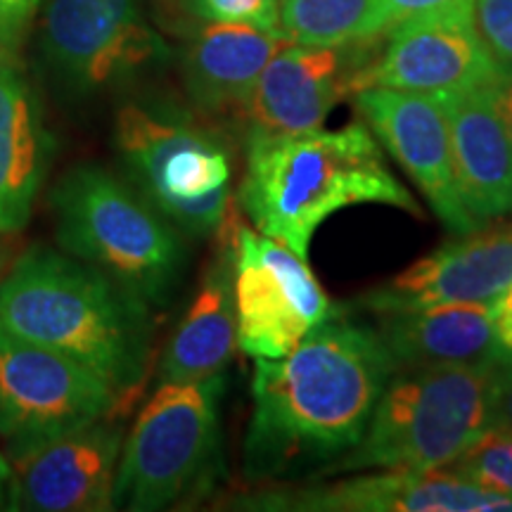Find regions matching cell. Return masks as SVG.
<instances>
[{
  "instance_id": "cell-16",
  "label": "cell",
  "mask_w": 512,
  "mask_h": 512,
  "mask_svg": "<svg viewBox=\"0 0 512 512\" xmlns=\"http://www.w3.org/2000/svg\"><path fill=\"white\" fill-rule=\"evenodd\" d=\"M512 285V226L458 235L370 290L358 306L375 316L439 304L496 302Z\"/></svg>"
},
{
  "instance_id": "cell-9",
  "label": "cell",
  "mask_w": 512,
  "mask_h": 512,
  "mask_svg": "<svg viewBox=\"0 0 512 512\" xmlns=\"http://www.w3.org/2000/svg\"><path fill=\"white\" fill-rule=\"evenodd\" d=\"M119 406L121 396L91 368L0 330V439L12 458Z\"/></svg>"
},
{
  "instance_id": "cell-20",
  "label": "cell",
  "mask_w": 512,
  "mask_h": 512,
  "mask_svg": "<svg viewBox=\"0 0 512 512\" xmlns=\"http://www.w3.org/2000/svg\"><path fill=\"white\" fill-rule=\"evenodd\" d=\"M380 337L396 366H496L508 361L498 344L494 302H460L382 313Z\"/></svg>"
},
{
  "instance_id": "cell-17",
  "label": "cell",
  "mask_w": 512,
  "mask_h": 512,
  "mask_svg": "<svg viewBox=\"0 0 512 512\" xmlns=\"http://www.w3.org/2000/svg\"><path fill=\"white\" fill-rule=\"evenodd\" d=\"M448 121L460 195L479 226L512 211V138L496 83L437 93Z\"/></svg>"
},
{
  "instance_id": "cell-12",
  "label": "cell",
  "mask_w": 512,
  "mask_h": 512,
  "mask_svg": "<svg viewBox=\"0 0 512 512\" xmlns=\"http://www.w3.org/2000/svg\"><path fill=\"white\" fill-rule=\"evenodd\" d=\"M498 79L496 64L477 29L475 0H451L384 31L361 88L382 86L437 95L489 86Z\"/></svg>"
},
{
  "instance_id": "cell-29",
  "label": "cell",
  "mask_w": 512,
  "mask_h": 512,
  "mask_svg": "<svg viewBox=\"0 0 512 512\" xmlns=\"http://www.w3.org/2000/svg\"><path fill=\"white\" fill-rule=\"evenodd\" d=\"M494 323L503 354L512 358V285L494 302Z\"/></svg>"
},
{
  "instance_id": "cell-14",
  "label": "cell",
  "mask_w": 512,
  "mask_h": 512,
  "mask_svg": "<svg viewBox=\"0 0 512 512\" xmlns=\"http://www.w3.org/2000/svg\"><path fill=\"white\" fill-rule=\"evenodd\" d=\"M235 508L264 512H512V496L482 489L458 472L382 470L373 475L264 489Z\"/></svg>"
},
{
  "instance_id": "cell-15",
  "label": "cell",
  "mask_w": 512,
  "mask_h": 512,
  "mask_svg": "<svg viewBox=\"0 0 512 512\" xmlns=\"http://www.w3.org/2000/svg\"><path fill=\"white\" fill-rule=\"evenodd\" d=\"M124 432L112 415L15 456L12 503L38 512L114 508Z\"/></svg>"
},
{
  "instance_id": "cell-24",
  "label": "cell",
  "mask_w": 512,
  "mask_h": 512,
  "mask_svg": "<svg viewBox=\"0 0 512 512\" xmlns=\"http://www.w3.org/2000/svg\"><path fill=\"white\" fill-rule=\"evenodd\" d=\"M188 10L195 22L240 24V27L283 34L280 27L283 0H188Z\"/></svg>"
},
{
  "instance_id": "cell-6",
  "label": "cell",
  "mask_w": 512,
  "mask_h": 512,
  "mask_svg": "<svg viewBox=\"0 0 512 512\" xmlns=\"http://www.w3.org/2000/svg\"><path fill=\"white\" fill-rule=\"evenodd\" d=\"M114 147L131 183L166 221L192 238L219 233L233 181L223 133L178 102L140 100L117 112Z\"/></svg>"
},
{
  "instance_id": "cell-27",
  "label": "cell",
  "mask_w": 512,
  "mask_h": 512,
  "mask_svg": "<svg viewBox=\"0 0 512 512\" xmlns=\"http://www.w3.org/2000/svg\"><path fill=\"white\" fill-rule=\"evenodd\" d=\"M444 3H451V0H377L375 31L377 34H384L389 27L399 24L401 19L439 8V5Z\"/></svg>"
},
{
  "instance_id": "cell-28",
  "label": "cell",
  "mask_w": 512,
  "mask_h": 512,
  "mask_svg": "<svg viewBox=\"0 0 512 512\" xmlns=\"http://www.w3.org/2000/svg\"><path fill=\"white\" fill-rule=\"evenodd\" d=\"M140 3L150 5L166 27L178 31V34H183L190 24H195V19L190 17L188 0H140Z\"/></svg>"
},
{
  "instance_id": "cell-11",
  "label": "cell",
  "mask_w": 512,
  "mask_h": 512,
  "mask_svg": "<svg viewBox=\"0 0 512 512\" xmlns=\"http://www.w3.org/2000/svg\"><path fill=\"white\" fill-rule=\"evenodd\" d=\"M382 34L332 46L285 43L256 79L240 112L245 138L320 128L361 79L380 50Z\"/></svg>"
},
{
  "instance_id": "cell-21",
  "label": "cell",
  "mask_w": 512,
  "mask_h": 512,
  "mask_svg": "<svg viewBox=\"0 0 512 512\" xmlns=\"http://www.w3.org/2000/svg\"><path fill=\"white\" fill-rule=\"evenodd\" d=\"M50 152L53 140L34 91L17 69L0 64V235L29 223Z\"/></svg>"
},
{
  "instance_id": "cell-30",
  "label": "cell",
  "mask_w": 512,
  "mask_h": 512,
  "mask_svg": "<svg viewBox=\"0 0 512 512\" xmlns=\"http://www.w3.org/2000/svg\"><path fill=\"white\" fill-rule=\"evenodd\" d=\"M496 100H498V110H501L503 121L505 126H508V133L512 138V79L496 81Z\"/></svg>"
},
{
  "instance_id": "cell-25",
  "label": "cell",
  "mask_w": 512,
  "mask_h": 512,
  "mask_svg": "<svg viewBox=\"0 0 512 512\" xmlns=\"http://www.w3.org/2000/svg\"><path fill=\"white\" fill-rule=\"evenodd\" d=\"M475 19L498 76L512 79V0H475Z\"/></svg>"
},
{
  "instance_id": "cell-2",
  "label": "cell",
  "mask_w": 512,
  "mask_h": 512,
  "mask_svg": "<svg viewBox=\"0 0 512 512\" xmlns=\"http://www.w3.org/2000/svg\"><path fill=\"white\" fill-rule=\"evenodd\" d=\"M238 202L259 233L309 259L316 230L337 211L384 204L422 216V207L387 166L380 140L356 121L337 131L245 138Z\"/></svg>"
},
{
  "instance_id": "cell-8",
  "label": "cell",
  "mask_w": 512,
  "mask_h": 512,
  "mask_svg": "<svg viewBox=\"0 0 512 512\" xmlns=\"http://www.w3.org/2000/svg\"><path fill=\"white\" fill-rule=\"evenodd\" d=\"M43 57L74 98L136 81L169 60V46L140 0H50Z\"/></svg>"
},
{
  "instance_id": "cell-19",
  "label": "cell",
  "mask_w": 512,
  "mask_h": 512,
  "mask_svg": "<svg viewBox=\"0 0 512 512\" xmlns=\"http://www.w3.org/2000/svg\"><path fill=\"white\" fill-rule=\"evenodd\" d=\"M219 252L204 268L195 297L166 344L159 363V382H190L223 375L238 347L235 313L233 233L223 223Z\"/></svg>"
},
{
  "instance_id": "cell-13",
  "label": "cell",
  "mask_w": 512,
  "mask_h": 512,
  "mask_svg": "<svg viewBox=\"0 0 512 512\" xmlns=\"http://www.w3.org/2000/svg\"><path fill=\"white\" fill-rule=\"evenodd\" d=\"M351 98L363 124L406 171L451 233L465 235L482 228L460 195L448 121L437 95L368 86Z\"/></svg>"
},
{
  "instance_id": "cell-10",
  "label": "cell",
  "mask_w": 512,
  "mask_h": 512,
  "mask_svg": "<svg viewBox=\"0 0 512 512\" xmlns=\"http://www.w3.org/2000/svg\"><path fill=\"white\" fill-rule=\"evenodd\" d=\"M238 347L252 358H280L342 313L299 254L280 240L235 226Z\"/></svg>"
},
{
  "instance_id": "cell-18",
  "label": "cell",
  "mask_w": 512,
  "mask_h": 512,
  "mask_svg": "<svg viewBox=\"0 0 512 512\" xmlns=\"http://www.w3.org/2000/svg\"><path fill=\"white\" fill-rule=\"evenodd\" d=\"M181 76L202 117H240L268 60L290 38L240 24L195 22L183 31Z\"/></svg>"
},
{
  "instance_id": "cell-4",
  "label": "cell",
  "mask_w": 512,
  "mask_h": 512,
  "mask_svg": "<svg viewBox=\"0 0 512 512\" xmlns=\"http://www.w3.org/2000/svg\"><path fill=\"white\" fill-rule=\"evenodd\" d=\"M50 204L64 252L145 304L169 302L181 280L185 249L178 228L136 185L102 166L81 164L60 178Z\"/></svg>"
},
{
  "instance_id": "cell-22",
  "label": "cell",
  "mask_w": 512,
  "mask_h": 512,
  "mask_svg": "<svg viewBox=\"0 0 512 512\" xmlns=\"http://www.w3.org/2000/svg\"><path fill=\"white\" fill-rule=\"evenodd\" d=\"M377 0H283L280 27L292 43L332 46L375 31Z\"/></svg>"
},
{
  "instance_id": "cell-23",
  "label": "cell",
  "mask_w": 512,
  "mask_h": 512,
  "mask_svg": "<svg viewBox=\"0 0 512 512\" xmlns=\"http://www.w3.org/2000/svg\"><path fill=\"white\" fill-rule=\"evenodd\" d=\"M448 470L482 489L512 496V432L486 427Z\"/></svg>"
},
{
  "instance_id": "cell-26",
  "label": "cell",
  "mask_w": 512,
  "mask_h": 512,
  "mask_svg": "<svg viewBox=\"0 0 512 512\" xmlns=\"http://www.w3.org/2000/svg\"><path fill=\"white\" fill-rule=\"evenodd\" d=\"M489 427L512 432V358L498 363L489 399Z\"/></svg>"
},
{
  "instance_id": "cell-5",
  "label": "cell",
  "mask_w": 512,
  "mask_h": 512,
  "mask_svg": "<svg viewBox=\"0 0 512 512\" xmlns=\"http://www.w3.org/2000/svg\"><path fill=\"white\" fill-rule=\"evenodd\" d=\"M496 368L498 363L399 366L384 384L363 437L328 470H441L453 465L489 427Z\"/></svg>"
},
{
  "instance_id": "cell-3",
  "label": "cell",
  "mask_w": 512,
  "mask_h": 512,
  "mask_svg": "<svg viewBox=\"0 0 512 512\" xmlns=\"http://www.w3.org/2000/svg\"><path fill=\"white\" fill-rule=\"evenodd\" d=\"M0 330L74 358L121 399L150 361L147 304L98 268L31 247L0 280Z\"/></svg>"
},
{
  "instance_id": "cell-7",
  "label": "cell",
  "mask_w": 512,
  "mask_h": 512,
  "mask_svg": "<svg viewBox=\"0 0 512 512\" xmlns=\"http://www.w3.org/2000/svg\"><path fill=\"white\" fill-rule=\"evenodd\" d=\"M223 375L159 382L121 446L114 508L164 510L190 494L219 451Z\"/></svg>"
},
{
  "instance_id": "cell-31",
  "label": "cell",
  "mask_w": 512,
  "mask_h": 512,
  "mask_svg": "<svg viewBox=\"0 0 512 512\" xmlns=\"http://www.w3.org/2000/svg\"><path fill=\"white\" fill-rule=\"evenodd\" d=\"M38 5V0H0V15L5 22H19Z\"/></svg>"
},
{
  "instance_id": "cell-1",
  "label": "cell",
  "mask_w": 512,
  "mask_h": 512,
  "mask_svg": "<svg viewBox=\"0 0 512 512\" xmlns=\"http://www.w3.org/2000/svg\"><path fill=\"white\" fill-rule=\"evenodd\" d=\"M245 477L278 482L328 467L366 432L396 368L380 332L339 313L290 354L254 358Z\"/></svg>"
}]
</instances>
